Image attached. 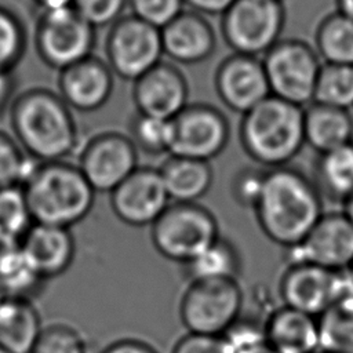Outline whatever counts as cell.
Masks as SVG:
<instances>
[{
    "mask_svg": "<svg viewBox=\"0 0 353 353\" xmlns=\"http://www.w3.org/2000/svg\"><path fill=\"white\" fill-rule=\"evenodd\" d=\"M252 212L262 233L272 243L290 250L305 239L324 214V199L312 178L284 165L266 170Z\"/></svg>",
    "mask_w": 353,
    "mask_h": 353,
    "instance_id": "obj_1",
    "label": "cell"
},
{
    "mask_svg": "<svg viewBox=\"0 0 353 353\" xmlns=\"http://www.w3.org/2000/svg\"><path fill=\"white\" fill-rule=\"evenodd\" d=\"M15 141L40 163L68 160L79 148V128L72 109L47 88H30L11 105Z\"/></svg>",
    "mask_w": 353,
    "mask_h": 353,
    "instance_id": "obj_2",
    "label": "cell"
},
{
    "mask_svg": "<svg viewBox=\"0 0 353 353\" xmlns=\"http://www.w3.org/2000/svg\"><path fill=\"white\" fill-rule=\"evenodd\" d=\"M303 109L269 95L243 114L239 141L245 154L266 170L290 165L305 146Z\"/></svg>",
    "mask_w": 353,
    "mask_h": 353,
    "instance_id": "obj_3",
    "label": "cell"
},
{
    "mask_svg": "<svg viewBox=\"0 0 353 353\" xmlns=\"http://www.w3.org/2000/svg\"><path fill=\"white\" fill-rule=\"evenodd\" d=\"M22 190L34 223L68 229L91 212L97 194L77 164L68 160L39 163Z\"/></svg>",
    "mask_w": 353,
    "mask_h": 353,
    "instance_id": "obj_4",
    "label": "cell"
},
{
    "mask_svg": "<svg viewBox=\"0 0 353 353\" xmlns=\"http://www.w3.org/2000/svg\"><path fill=\"white\" fill-rule=\"evenodd\" d=\"M244 301L237 279L192 280L179 299V319L189 334L223 336L243 316Z\"/></svg>",
    "mask_w": 353,
    "mask_h": 353,
    "instance_id": "obj_5",
    "label": "cell"
},
{
    "mask_svg": "<svg viewBox=\"0 0 353 353\" xmlns=\"http://www.w3.org/2000/svg\"><path fill=\"white\" fill-rule=\"evenodd\" d=\"M219 237L215 215L200 203H170L150 226L154 250L181 265L197 258Z\"/></svg>",
    "mask_w": 353,
    "mask_h": 353,
    "instance_id": "obj_6",
    "label": "cell"
},
{
    "mask_svg": "<svg viewBox=\"0 0 353 353\" xmlns=\"http://www.w3.org/2000/svg\"><path fill=\"white\" fill-rule=\"evenodd\" d=\"M262 62L270 95L301 108L313 102L323 62L310 43L281 37L262 57Z\"/></svg>",
    "mask_w": 353,
    "mask_h": 353,
    "instance_id": "obj_7",
    "label": "cell"
},
{
    "mask_svg": "<svg viewBox=\"0 0 353 353\" xmlns=\"http://www.w3.org/2000/svg\"><path fill=\"white\" fill-rule=\"evenodd\" d=\"M283 0H236L221 17V33L236 54L262 58L285 26Z\"/></svg>",
    "mask_w": 353,
    "mask_h": 353,
    "instance_id": "obj_8",
    "label": "cell"
},
{
    "mask_svg": "<svg viewBox=\"0 0 353 353\" xmlns=\"http://www.w3.org/2000/svg\"><path fill=\"white\" fill-rule=\"evenodd\" d=\"M34 44L41 61L62 72L94 55L97 29L70 6L43 11L34 30Z\"/></svg>",
    "mask_w": 353,
    "mask_h": 353,
    "instance_id": "obj_9",
    "label": "cell"
},
{
    "mask_svg": "<svg viewBox=\"0 0 353 353\" xmlns=\"http://www.w3.org/2000/svg\"><path fill=\"white\" fill-rule=\"evenodd\" d=\"M160 29L128 14L114 22L105 39V61L114 76L134 83L163 61Z\"/></svg>",
    "mask_w": 353,
    "mask_h": 353,
    "instance_id": "obj_10",
    "label": "cell"
},
{
    "mask_svg": "<svg viewBox=\"0 0 353 353\" xmlns=\"http://www.w3.org/2000/svg\"><path fill=\"white\" fill-rule=\"evenodd\" d=\"M170 154L211 161L229 143L230 124L214 105L188 103L172 120Z\"/></svg>",
    "mask_w": 353,
    "mask_h": 353,
    "instance_id": "obj_11",
    "label": "cell"
},
{
    "mask_svg": "<svg viewBox=\"0 0 353 353\" xmlns=\"http://www.w3.org/2000/svg\"><path fill=\"white\" fill-rule=\"evenodd\" d=\"M349 290L352 285L345 272L305 262L287 263L279 280L280 305L314 317Z\"/></svg>",
    "mask_w": 353,
    "mask_h": 353,
    "instance_id": "obj_12",
    "label": "cell"
},
{
    "mask_svg": "<svg viewBox=\"0 0 353 353\" xmlns=\"http://www.w3.org/2000/svg\"><path fill=\"white\" fill-rule=\"evenodd\" d=\"M138 154L127 134L102 131L81 148L77 167L97 193H110L139 167Z\"/></svg>",
    "mask_w": 353,
    "mask_h": 353,
    "instance_id": "obj_13",
    "label": "cell"
},
{
    "mask_svg": "<svg viewBox=\"0 0 353 353\" xmlns=\"http://www.w3.org/2000/svg\"><path fill=\"white\" fill-rule=\"evenodd\" d=\"M287 263L305 262L346 272L353 262V225L342 211H324L295 247L285 250Z\"/></svg>",
    "mask_w": 353,
    "mask_h": 353,
    "instance_id": "obj_14",
    "label": "cell"
},
{
    "mask_svg": "<svg viewBox=\"0 0 353 353\" xmlns=\"http://www.w3.org/2000/svg\"><path fill=\"white\" fill-rule=\"evenodd\" d=\"M110 194V208L119 221L132 228L152 226L171 200L159 168L138 167Z\"/></svg>",
    "mask_w": 353,
    "mask_h": 353,
    "instance_id": "obj_15",
    "label": "cell"
},
{
    "mask_svg": "<svg viewBox=\"0 0 353 353\" xmlns=\"http://www.w3.org/2000/svg\"><path fill=\"white\" fill-rule=\"evenodd\" d=\"M214 88L229 110L245 114L270 95L262 58L232 52L218 63Z\"/></svg>",
    "mask_w": 353,
    "mask_h": 353,
    "instance_id": "obj_16",
    "label": "cell"
},
{
    "mask_svg": "<svg viewBox=\"0 0 353 353\" xmlns=\"http://www.w3.org/2000/svg\"><path fill=\"white\" fill-rule=\"evenodd\" d=\"M137 113L172 120L189 103V84L183 72L170 61H161L132 83Z\"/></svg>",
    "mask_w": 353,
    "mask_h": 353,
    "instance_id": "obj_17",
    "label": "cell"
},
{
    "mask_svg": "<svg viewBox=\"0 0 353 353\" xmlns=\"http://www.w3.org/2000/svg\"><path fill=\"white\" fill-rule=\"evenodd\" d=\"M113 88V72L105 59L95 55L59 72L58 94L72 110H99L110 99Z\"/></svg>",
    "mask_w": 353,
    "mask_h": 353,
    "instance_id": "obj_18",
    "label": "cell"
},
{
    "mask_svg": "<svg viewBox=\"0 0 353 353\" xmlns=\"http://www.w3.org/2000/svg\"><path fill=\"white\" fill-rule=\"evenodd\" d=\"M161 32L164 55L179 65L205 62L216 50V33L207 17L183 10Z\"/></svg>",
    "mask_w": 353,
    "mask_h": 353,
    "instance_id": "obj_19",
    "label": "cell"
},
{
    "mask_svg": "<svg viewBox=\"0 0 353 353\" xmlns=\"http://www.w3.org/2000/svg\"><path fill=\"white\" fill-rule=\"evenodd\" d=\"M21 247L44 280L63 274L76 254L74 237L68 228L34 223Z\"/></svg>",
    "mask_w": 353,
    "mask_h": 353,
    "instance_id": "obj_20",
    "label": "cell"
},
{
    "mask_svg": "<svg viewBox=\"0 0 353 353\" xmlns=\"http://www.w3.org/2000/svg\"><path fill=\"white\" fill-rule=\"evenodd\" d=\"M263 331L277 353L320 352L319 321L314 316L279 305L268 313Z\"/></svg>",
    "mask_w": 353,
    "mask_h": 353,
    "instance_id": "obj_21",
    "label": "cell"
},
{
    "mask_svg": "<svg viewBox=\"0 0 353 353\" xmlns=\"http://www.w3.org/2000/svg\"><path fill=\"white\" fill-rule=\"evenodd\" d=\"M171 203H199L211 189L210 161L168 154L157 167Z\"/></svg>",
    "mask_w": 353,
    "mask_h": 353,
    "instance_id": "obj_22",
    "label": "cell"
},
{
    "mask_svg": "<svg viewBox=\"0 0 353 353\" xmlns=\"http://www.w3.org/2000/svg\"><path fill=\"white\" fill-rule=\"evenodd\" d=\"M305 145L317 154L334 150L353 141L350 110L312 102L303 109Z\"/></svg>",
    "mask_w": 353,
    "mask_h": 353,
    "instance_id": "obj_23",
    "label": "cell"
},
{
    "mask_svg": "<svg viewBox=\"0 0 353 353\" xmlns=\"http://www.w3.org/2000/svg\"><path fill=\"white\" fill-rule=\"evenodd\" d=\"M44 325L33 301L4 298L0 302V347L8 353H30Z\"/></svg>",
    "mask_w": 353,
    "mask_h": 353,
    "instance_id": "obj_24",
    "label": "cell"
},
{
    "mask_svg": "<svg viewBox=\"0 0 353 353\" xmlns=\"http://www.w3.org/2000/svg\"><path fill=\"white\" fill-rule=\"evenodd\" d=\"M312 181L321 197L332 203L343 204L353 196V141L317 154Z\"/></svg>",
    "mask_w": 353,
    "mask_h": 353,
    "instance_id": "obj_25",
    "label": "cell"
},
{
    "mask_svg": "<svg viewBox=\"0 0 353 353\" xmlns=\"http://www.w3.org/2000/svg\"><path fill=\"white\" fill-rule=\"evenodd\" d=\"M46 281L21 245L0 247V290L4 298L33 301Z\"/></svg>",
    "mask_w": 353,
    "mask_h": 353,
    "instance_id": "obj_26",
    "label": "cell"
},
{
    "mask_svg": "<svg viewBox=\"0 0 353 353\" xmlns=\"http://www.w3.org/2000/svg\"><path fill=\"white\" fill-rule=\"evenodd\" d=\"M323 63L353 65V19L338 10L324 15L314 30V44Z\"/></svg>",
    "mask_w": 353,
    "mask_h": 353,
    "instance_id": "obj_27",
    "label": "cell"
},
{
    "mask_svg": "<svg viewBox=\"0 0 353 353\" xmlns=\"http://www.w3.org/2000/svg\"><path fill=\"white\" fill-rule=\"evenodd\" d=\"M320 350L353 353V288L342 294L319 317Z\"/></svg>",
    "mask_w": 353,
    "mask_h": 353,
    "instance_id": "obj_28",
    "label": "cell"
},
{
    "mask_svg": "<svg viewBox=\"0 0 353 353\" xmlns=\"http://www.w3.org/2000/svg\"><path fill=\"white\" fill-rule=\"evenodd\" d=\"M183 266L189 281L201 279H237L243 262L237 247L226 237H219L197 258Z\"/></svg>",
    "mask_w": 353,
    "mask_h": 353,
    "instance_id": "obj_29",
    "label": "cell"
},
{
    "mask_svg": "<svg viewBox=\"0 0 353 353\" xmlns=\"http://www.w3.org/2000/svg\"><path fill=\"white\" fill-rule=\"evenodd\" d=\"M33 225L22 188L0 189V247L21 245Z\"/></svg>",
    "mask_w": 353,
    "mask_h": 353,
    "instance_id": "obj_30",
    "label": "cell"
},
{
    "mask_svg": "<svg viewBox=\"0 0 353 353\" xmlns=\"http://www.w3.org/2000/svg\"><path fill=\"white\" fill-rule=\"evenodd\" d=\"M313 102L345 110L353 109V65L323 63Z\"/></svg>",
    "mask_w": 353,
    "mask_h": 353,
    "instance_id": "obj_31",
    "label": "cell"
},
{
    "mask_svg": "<svg viewBox=\"0 0 353 353\" xmlns=\"http://www.w3.org/2000/svg\"><path fill=\"white\" fill-rule=\"evenodd\" d=\"M127 135L138 152L149 156H168L172 142V121L135 113L130 121Z\"/></svg>",
    "mask_w": 353,
    "mask_h": 353,
    "instance_id": "obj_32",
    "label": "cell"
},
{
    "mask_svg": "<svg viewBox=\"0 0 353 353\" xmlns=\"http://www.w3.org/2000/svg\"><path fill=\"white\" fill-rule=\"evenodd\" d=\"M39 163L23 152L15 138L0 131V189L22 188Z\"/></svg>",
    "mask_w": 353,
    "mask_h": 353,
    "instance_id": "obj_33",
    "label": "cell"
},
{
    "mask_svg": "<svg viewBox=\"0 0 353 353\" xmlns=\"http://www.w3.org/2000/svg\"><path fill=\"white\" fill-rule=\"evenodd\" d=\"M26 48V30L10 8L0 6V72L11 73Z\"/></svg>",
    "mask_w": 353,
    "mask_h": 353,
    "instance_id": "obj_34",
    "label": "cell"
},
{
    "mask_svg": "<svg viewBox=\"0 0 353 353\" xmlns=\"http://www.w3.org/2000/svg\"><path fill=\"white\" fill-rule=\"evenodd\" d=\"M30 353H91V350L77 328L66 323H52L43 328Z\"/></svg>",
    "mask_w": 353,
    "mask_h": 353,
    "instance_id": "obj_35",
    "label": "cell"
},
{
    "mask_svg": "<svg viewBox=\"0 0 353 353\" xmlns=\"http://www.w3.org/2000/svg\"><path fill=\"white\" fill-rule=\"evenodd\" d=\"M261 319H245L239 321L222 336L228 353H277L268 342Z\"/></svg>",
    "mask_w": 353,
    "mask_h": 353,
    "instance_id": "obj_36",
    "label": "cell"
},
{
    "mask_svg": "<svg viewBox=\"0 0 353 353\" xmlns=\"http://www.w3.org/2000/svg\"><path fill=\"white\" fill-rule=\"evenodd\" d=\"M130 14L135 18L163 29L183 10V0H128Z\"/></svg>",
    "mask_w": 353,
    "mask_h": 353,
    "instance_id": "obj_37",
    "label": "cell"
},
{
    "mask_svg": "<svg viewBox=\"0 0 353 353\" xmlns=\"http://www.w3.org/2000/svg\"><path fill=\"white\" fill-rule=\"evenodd\" d=\"M72 7L95 29L112 26L128 8V0H73Z\"/></svg>",
    "mask_w": 353,
    "mask_h": 353,
    "instance_id": "obj_38",
    "label": "cell"
},
{
    "mask_svg": "<svg viewBox=\"0 0 353 353\" xmlns=\"http://www.w3.org/2000/svg\"><path fill=\"white\" fill-rule=\"evenodd\" d=\"M266 168L259 165H247L240 168L230 185L232 196L237 204L252 211L255 207L265 182Z\"/></svg>",
    "mask_w": 353,
    "mask_h": 353,
    "instance_id": "obj_39",
    "label": "cell"
},
{
    "mask_svg": "<svg viewBox=\"0 0 353 353\" xmlns=\"http://www.w3.org/2000/svg\"><path fill=\"white\" fill-rule=\"evenodd\" d=\"M171 353H228L222 336L186 332L172 346Z\"/></svg>",
    "mask_w": 353,
    "mask_h": 353,
    "instance_id": "obj_40",
    "label": "cell"
},
{
    "mask_svg": "<svg viewBox=\"0 0 353 353\" xmlns=\"http://www.w3.org/2000/svg\"><path fill=\"white\" fill-rule=\"evenodd\" d=\"M99 353H160L154 346L138 338H120L106 345Z\"/></svg>",
    "mask_w": 353,
    "mask_h": 353,
    "instance_id": "obj_41",
    "label": "cell"
},
{
    "mask_svg": "<svg viewBox=\"0 0 353 353\" xmlns=\"http://www.w3.org/2000/svg\"><path fill=\"white\" fill-rule=\"evenodd\" d=\"M189 10L199 12L204 17L219 15L222 17L236 0H183Z\"/></svg>",
    "mask_w": 353,
    "mask_h": 353,
    "instance_id": "obj_42",
    "label": "cell"
},
{
    "mask_svg": "<svg viewBox=\"0 0 353 353\" xmlns=\"http://www.w3.org/2000/svg\"><path fill=\"white\" fill-rule=\"evenodd\" d=\"M15 88V80L11 73L0 72V113L10 103Z\"/></svg>",
    "mask_w": 353,
    "mask_h": 353,
    "instance_id": "obj_43",
    "label": "cell"
},
{
    "mask_svg": "<svg viewBox=\"0 0 353 353\" xmlns=\"http://www.w3.org/2000/svg\"><path fill=\"white\" fill-rule=\"evenodd\" d=\"M41 11H51V10H58V8H65L70 7L73 0H33Z\"/></svg>",
    "mask_w": 353,
    "mask_h": 353,
    "instance_id": "obj_44",
    "label": "cell"
},
{
    "mask_svg": "<svg viewBox=\"0 0 353 353\" xmlns=\"http://www.w3.org/2000/svg\"><path fill=\"white\" fill-rule=\"evenodd\" d=\"M336 10L353 19V0H335Z\"/></svg>",
    "mask_w": 353,
    "mask_h": 353,
    "instance_id": "obj_45",
    "label": "cell"
},
{
    "mask_svg": "<svg viewBox=\"0 0 353 353\" xmlns=\"http://www.w3.org/2000/svg\"><path fill=\"white\" fill-rule=\"evenodd\" d=\"M342 212L346 215V218L353 225V196H350L343 204H342Z\"/></svg>",
    "mask_w": 353,
    "mask_h": 353,
    "instance_id": "obj_46",
    "label": "cell"
},
{
    "mask_svg": "<svg viewBox=\"0 0 353 353\" xmlns=\"http://www.w3.org/2000/svg\"><path fill=\"white\" fill-rule=\"evenodd\" d=\"M345 273H346V276H347V279H349V283H350V285H352V288H353V262L350 263V266L347 268V270H346Z\"/></svg>",
    "mask_w": 353,
    "mask_h": 353,
    "instance_id": "obj_47",
    "label": "cell"
},
{
    "mask_svg": "<svg viewBox=\"0 0 353 353\" xmlns=\"http://www.w3.org/2000/svg\"><path fill=\"white\" fill-rule=\"evenodd\" d=\"M4 299V295H3V292H1V290H0V302Z\"/></svg>",
    "mask_w": 353,
    "mask_h": 353,
    "instance_id": "obj_48",
    "label": "cell"
},
{
    "mask_svg": "<svg viewBox=\"0 0 353 353\" xmlns=\"http://www.w3.org/2000/svg\"><path fill=\"white\" fill-rule=\"evenodd\" d=\"M0 353H8V352H6L3 347H0Z\"/></svg>",
    "mask_w": 353,
    "mask_h": 353,
    "instance_id": "obj_49",
    "label": "cell"
},
{
    "mask_svg": "<svg viewBox=\"0 0 353 353\" xmlns=\"http://www.w3.org/2000/svg\"><path fill=\"white\" fill-rule=\"evenodd\" d=\"M317 353H327V352H323V350H320V352H317Z\"/></svg>",
    "mask_w": 353,
    "mask_h": 353,
    "instance_id": "obj_50",
    "label": "cell"
}]
</instances>
